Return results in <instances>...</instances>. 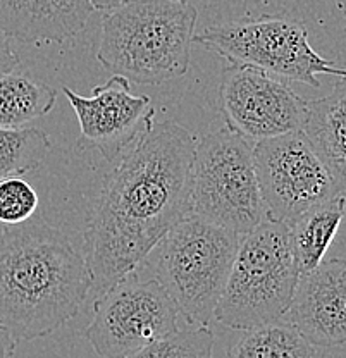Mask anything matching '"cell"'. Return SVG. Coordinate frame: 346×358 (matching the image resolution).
<instances>
[{
	"label": "cell",
	"instance_id": "cell-1",
	"mask_svg": "<svg viewBox=\"0 0 346 358\" xmlns=\"http://www.w3.org/2000/svg\"><path fill=\"white\" fill-rule=\"evenodd\" d=\"M195 147V134L185 126L154 121L103 178L85 231V259L99 294L136 271L164 234L189 214Z\"/></svg>",
	"mask_w": 346,
	"mask_h": 358
},
{
	"label": "cell",
	"instance_id": "cell-2",
	"mask_svg": "<svg viewBox=\"0 0 346 358\" xmlns=\"http://www.w3.org/2000/svg\"><path fill=\"white\" fill-rule=\"evenodd\" d=\"M92 289L87 259L57 227H0V324L17 343L45 338L80 312Z\"/></svg>",
	"mask_w": 346,
	"mask_h": 358
},
{
	"label": "cell",
	"instance_id": "cell-3",
	"mask_svg": "<svg viewBox=\"0 0 346 358\" xmlns=\"http://www.w3.org/2000/svg\"><path fill=\"white\" fill-rule=\"evenodd\" d=\"M199 13L189 0H128L103 16L96 61L138 85L186 74Z\"/></svg>",
	"mask_w": 346,
	"mask_h": 358
},
{
	"label": "cell",
	"instance_id": "cell-4",
	"mask_svg": "<svg viewBox=\"0 0 346 358\" xmlns=\"http://www.w3.org/2000/svg\"><path fill=\"white\" fill-rule=\"evenodd\" d=\"M240 234L188 214L148 252L152 278L167 291L189 326H208L224 291Z\"/></svg>",
	"mask_w": 346,
	"mask_h": 358
},
{
	"label": "cell",
	"instance_id": "cell-5",
	"mask_svg": "<svg viewBox=\"0 0 346 358\" xmlns=\"http://www.w3.org/2000/svg\"><path fill=\"white\" fill-rule=\"evenodd\" d=\"M298 278L289 227L266 215L240 236L214 320L236 331L284 320Z\"/></svg>",
	"mask_w": 346,
	"mask_h": 358
},
{
	"label": "cell",
	"instance_id": "cell-6",
	"mask_svg": "<svg viewBox=\"0 0 346 358\" xmlns=\"http://www.w3.org/2000/svg\"><path fill=\"white\" fill-rule=\"evenodd\" d=\"M189 214L226 227L250 233L266 217L257 182L254 145L228 126L196 141L189 171Z\"/></svg>",
	"mask_w": 346,
	"mask_h": 358
},
{
	"label": "cell",
	"instance_id": "cell-7",
	"mask_svg": "<svg viewBox=\"0 0 346 358\" xmlns=\"http://www.w3.org/2000/svg\"><path fill=\"white\" fill-rule=\"evenodd\" d=\"M193 43L203 45L228 62L255 66L288 83L319 88V74L346 76L343 67L312 47L307 26L293 17L264 16L207 26L195 33Z\"/></svg>",
	"mask_w": 346,
	"mask_h": 358
},
{
	"label": "cell",
	"instance_id": "cell-8",
	"mask_svg": "<svg viewBox=\"0 0 346 358\" xmlns=\"http://www.w3.org/2000/svg\"><path fill=\"white\" fill-rule=\"evenodd\" d=\"M254 160L266 215L288 227L310 208L345 193L343 182L300 129L255 141Z\"/></svg>",
	"mask_w": 346,
	"mask_h": 358
},
{
	"label": "cell",
	"instance_id": "cell-9",
	"mask_svg": "<svg viewBox=\"0 0 346 358\" xmlns=\"http://www.w3.org/2000/svg\"><path fill=\"white\" fill-rule=\"evenodd\" d=\"M178 319L180 313L167 291L154 278H140L133 271L99 294L83 336L100 357L129 358L174 333Z\"/></svg>",
	"mask_w": 346,
	"mask_h": 358
},
{
	"label": "cell",
	"instance_id": "cell-10",
	"mask_svg": "<svg viewBox=\"0 0 346 358\" xmlns=\"http://www.w3.org/2000/svg\"><path fill=\"white\" fill-rule=\"evenodd\" d=\"M219 100L224 126L248 141L298 131L307 102L288 81L243 62L224 67Z\"/></svg>",
	"mask_w": 346,
	"mask_h": 358
},
{
	"label": "cell",
	"instance_id": "cell-11",
	"mask_svg": "<svg viewBox=\"0 0 346 358\" xmlns=\"http://www.w3.org/2000/svg\"><path fill=\"white\" fill-rule=\"evenodd\" d=\"M62 93L80 121L78 147L96 150L109 162H115L155 121L150 96L131 93L129 81L119 74L93 87L90 96L69 87H62Z\"/></svg>",
	"mask_w": 346,
	"mask_h": 358
},
{
	"label": "cell",
	"instance_id": "cell-12",
	"mask_svg": "<svg viewBox=\"0 0 346 358\" xmlns=\"http://www.w3.org/2000/svg\"><path fill=\"white\" fill-rule=\"evenodd\" d=\"M307 341L321 348L346 343V262L322 260L300 274L284 317Z\"/></svg>",
	"mask_w": 346,
	"mask_h": 358
},
{
	"label": "cell",
	"instance_id": "cell-13",
	"mask_svg": "<svg viewBox=\"0 0 346 358\" xmlns=\"http://www.w3.org/2000/svg\"><path fill=\"white\" fill-rule=\"evenodd\" d=\"M90 0H0V29L24 43H61L90 20Z\"/></svg>",
	"mask_w": 346,
	"mask_h": 358
},
{
	"label": "cell",
	"instance_id": "cell-14",
	"mask_svg": "<svg viewBox=\"0 0 346 358\" xmlns=\"http://www.w3.org/2000/svg\"><path fill=\"white\" fill-rule=\"evenodd\" d=\"M346 88L345 78L327 96L305 102L300 131L333 174L345 185L346 179Z\"/></svg>",
	"mask_w": 346,
	"mask_h": 358
},
{
	"label": "cell",
	"instance_id": "cell-15",
	"mask_svg": "<svg viewBox=\"0 0 346 358\" xmlns=\"http://www.w3.org/2000/svg\"><path fill=\"white\" fill-rule=\"evenodd\" d=\"M343 217L345 193H340L305 212L289 226V240L300 274L310 272L322 262Z\"/></svg>",
	"mask_w": 346,
	"mask_h": 358
},
{
	"label": "cell",
	"instance_id": "cell-16",
	"mask_svg": "<svg viewBox=\"0 0 346 358\" xmlns=\"http://www.w3.org/2000/svg\"><path fill=\"white\" fill-rule=\"evenodd\" d=\"M57 102V92L20 73L0 76V128H21L26 122L47 115Z\"/></svg>",
	"mask_w": 346,
	"mask_h": 358
},
{
	"label": "cell",
	"instance_id": "cell-17",
	"mask_svg": "<svg viewBox=\"0 0 346 358\" xmlns=\"http://www.w3.org/2000/svg\"><path fill=\"white\" fill-rule=\"evenodd\" d=\"M319 346L286 320L243 331L224 358H315Z\"/></svg>",
	"mask_w": 346,
	"mask_h": 358
},
{
	"label": "cell",
	"instance_id": "cell-18",
	"mask_svg": "<svg viewBox=\"0 0 346 358\" xmlns=\"http://www.w3.org/2000/svg\"><path fill=\"white\" fill-rule=\"evenodd\" d=\"M50 150L47 133L38 128H0V179L24 176L42 166Z\"/></svg>",
	"mask_w": 346,
	"mask_h": 358
},
{
	"label": "cell",
	"instance_id": "cell-19",
	"mask_svg": "<svg viewBox=\"0 0 346 358\" xmlns=\"http://www.w3.org/2000/svg\"><path fill=\"white\" fill-rule=\"evenodd\" d=\"M129 358H214V333L208 326L176 329Z\"/></svg>",
	"mask_w": 346,
	"mask_h": 358
},
{
	"label": "cell",
	"instance_id": "cell-20",
	"mask_svg": "<svg viewBox=\"0 0 346 358\" xmlns=\"http://www.w3.org/2000/svg\"><path fill=\"white\" fill-rule=\"evenodd\" d=\"M38 195L23 176L0 179V224L13 226L35 215Z\"/></svg>",
	"mask_w": 346,
	"mask_h": 358
},
{
	"label": "cell",
	"instance_id": "cell-21",
	"mask_svg": "<svg viewBox=\"0 0 346 358\" xmlns=\"http://www.w3.org/2000/svg\"><path fill=\"white\" fill-rule=\"evenodd\" d=\"M10 36H7L6 33L0 29V76L7 73H13L17 71L21 66L20 57L14 52L13 43H10Z\"/></svg>",
	"mask_w": 346,
	"mask_h": 358
},
{
	"label": "cell",
	"instance_id": "cell-22",
	"mask_svg": "<svg viewBox=\"0 0 346 358\" xmlns=\"http://www.w3.org/2000/svg\"><path fill=\"white\" fill-rule=\"evenodd\" d=\"M17 341L3 324H0V358H13L16 353Z\"/></svg>",
	"mask_w": 346,
	"mask_h": 358
},
{
	"label": "cell",
	"instance_id": "cell-23",
	"mask_svg": "<svg viewBox=\"0 0 346 358\" xmlns=\"http://www.w3.org/2000/svg\"><path fill=\"white\" fill-rule=\"evenodd\" d=\"M124 2H128V0H90L93 10H102V13H109Z\"/></svg>",
	"mask_w": 346,
	"mask_h": 358
},
{
	"label": "cell",
	"instance_id": "cell-24",
	"mask_svg": "<svg viewBox=\"0 0 346 358\" xmlns=\"http://www.w3.org/2000/svg\"><path fill=\"white\" fill-rule=\"evenodd\" d=\"M315 358H345V346H331V348L319 346Z\"/></svg>",
	"mask_w": 346,
	"mask_h": 358
},
{
	"label": "cell",
	"instance_id": "cell-25",
	"mask_svg": "<svg viewBox=\"0 0 346 358\" xmlns=\"http://www.w3.org/2000/svg\"><path fill=\"white\" fill-rule=\"evenodd\" d=\"M0 227H2V224H0Z\"/></svg>",
	"mask_w": 346,
	"mask_h": 358
}]
</instances>
